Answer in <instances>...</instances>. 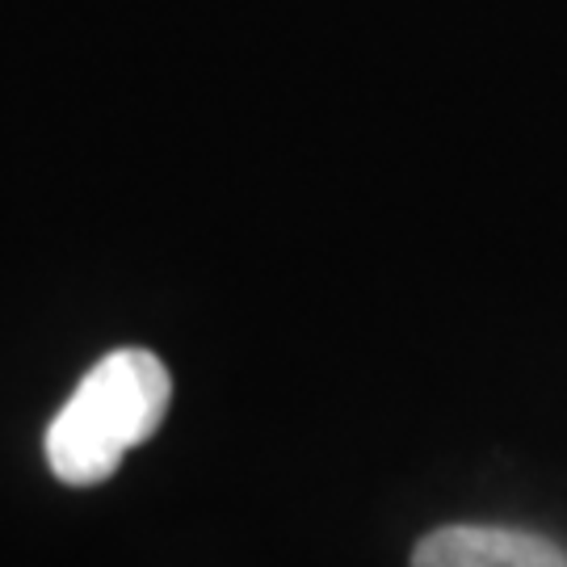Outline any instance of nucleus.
<instances>
[{
  "label": "nucleus",
  "mask_w": 567,
  "mask_h": 567,
  "mask_svg": "<svg viewBox=\"0 0 567 567\" xmlns=\"http://www.w3.org/2000/svg\"><path fill=\"white\" fill-rule=\"evenodd\" d=\"M412 567H567V550L534 529L446 526L421 538Z\"/></svg>",
  "instance_id": "obj_2"
},
{
  "label": "nucleus",
  "mask_w": 567,
  "mask_h": 567,
  "mask_svg": "<svg viewBox=\"0 0 567 567\" xmlns=\"http://www.w3.org/2000/svg\"><path fill=\"white\" fill-rule=\"evenodd\" d=\"M173 379L147 349H114L81 379L47 429V463L63 484L110 480L126 450L143 446L168 416Z\"/></svg>",
  "instance_id": "obj_1"
}]
</instances>
